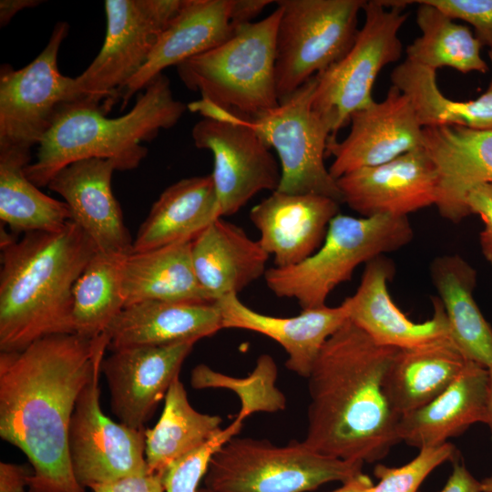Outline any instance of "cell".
Segmentation results:
<instances>
[{"mask_svg": "<svg viewBox=\"0 0 492 492\" xmlns=\"http://www.w3.org/2000/svg\"><path fill=\"white\" fill-rule=\"evenodd\" d=\"M108 345L104 333H62L0 353V436L26 456L28 492H86L73 471L68 429Z\"/></svg>", "mask_w": 492, "mask_h": 492, "instance_id": "cell-1", "label": "cell"}, {"mask_svg": "<svg viewBox=\"0 0 492 492\" xmlns=\"http://www.w3.org/2000/svg\"><path fill=\"white\" fill-rule=\"evenodd\" d=\"M397 348L376 343L348 319L323 346L307 378L303 442L321 454L372 463L400 442V415L384 390Z\"/></svg>", "mask_w": 492, "mask_h": 492, "instance_id": "cell-2", "label": "cell"}, {"mask_svg": "<svg viewBox=\"0 0 492 492\" xmlns=\"http://www.w3.org/2000/svg\"><path fill=\"white\" fill-rule=\"evenodd\" d=\"M97 251L72 220L57 231L25 233L18 241L1 230V352L74 333L73 288Z\"/></svg>", "mask_w": 492, "mask_h": 492, "instance_id": "cell-3", "label": "cell"}, {"mask_svg": "<svg viewBox=\"0 0 492 492\" xmlns=\"http://www.w3.org/2000/svg\"><path fill=\"white\" fill-rule=\"evenodd\" d=\"M187 109L188 105L174 97L164 74L138 93L131 109L118 118H108L102 103L92 97L67 103L57 112L38 145L36 160L26 167L25 173L40 188L65 167L83 159H108L117 170L134 169L148 154L141 143L174 127Z\"/></svg>", "mask_w": 492, "mask_h": 492, "instance_id": "cell-4", "label": "cell"}, {"mask_svg": "<svg viewBox=\"0 0 492 492\" xmlns=\"http://www.w3.org/2000/svg\"><path fill=\"white\" fill-rule=\"evenodd\" d=\"M280 9L240 26L216 47L178 65L184 86L201 99L240 115L254 117L279 105L275 81Z\"/></svg>", "mask_w": 492, "mask_h": 492, "instance_id": "cell-5", "label": "cell"}, {"mask_svg": "<svg viewBox=\"0 0 492 492\" xmlns=\"http://www.w3.org/2000/svg\"><path fill=\"white\" fill-rule=\"evenodd\" d=\"M413 237L407 216L337 214L313 254L289 267L268 268L264 280L273 294L296 300L302 310L322 307L338 285L352 279L360 264L399 250Z\"/></svg>", "mask_w": 492, "mask_h": 492, "instance_id": "cell-6", "label": "cell"}, {"mask_svg": "<svg viewBox=\"0 0 492 492\" xmlns=\"http://www.w3.org/2000/svg\"><path fill=\"white\" fill-rule=\"evenodd\" d=\"M363 466L316 452L303 441L278 446L234 436L212 457L204 484L214 492H306L344 483L361 474Z\"/></svg>", "mask_w": 492, "mask_h": 492, "instance_id": "cell-7", "label": "cell"}, {"mask_svg": "<svg viewBox=\"0 0 492 492\" xmlns=\"http://www.w3.org/2000/svg\"><path fill=\"white\" fill-rule=\"evenodd\" d=\"M405 0L365 1L364 23L339 61L317 74L313 110L330 126L332 136L351 116L374 102L373 87L382 68L396 62L403 46L398 31L408 17Z\"/></svg>", "mask_w": 492, "mask_h": 492, "instance_id": "cell-8", "label": "cell"}, {"mask_svg": "<svg viewBox=\"0 0 492 492\" xmlns=\"http://www.w3.org/2000/svg\"><path fill=\"white\" fill-rule=\"evenodd\" d=\"M275 81L279 102L343 57L359 29L363 0H279Z\"/></svg>", "mask_w": 492, "mask_h": 492, "instance_id": "cell-9", "label": "cell"}, {"mask_svg": "<svg viewBox=\"0 0 492 492\" xmlns=\"http://www.w3.org/2000/svg\"><path fill=\"white\" fill-rule=\"evenodd\" d=\"M315 87L314 76L273 108L254 117L235 114L277 152L281 168L277 190L323 195L341 203L336 179L324 164L332 130L313 108Z\"/></svg>", "mask_w": 492, "mask_h": 492, "instance_id": "cell-10", "label": "cell"}, {"mask_svg": "<svg viewBox=\"0 0 492 492\" xmlns=\"http://www.w3.org/2000/svg\"><path fill=\"white\" fill-rule=\"evenodd\" d=\"M69 25L57 22L46 46L28 65L0 68V153L31 155L50 129L59 109L83 98L76 78L63 75L57 65Z\"/></svg>", "mask_w": 492, "mask_h": 492, "instance_id": "cell-11", "label": "cell"}, {"mask_svg": "<svg viewBox=\"0 0 492 492\" xmlns=\"http://www.w3.org/2000/svg\"><path fill=\"white\" fill-rule=\"evenodd\" d=\"M203 117L192 128L194 145L213 156L214 182L220 218L239 211L257 193L278 190L281 168L271 148L235 113L203 99L188 104Z\"/></svg>", "mask_w": 492, "mask_h": 492, "instance_id": "cell-12", "label": "cell"}, {"mask_svg": "<svg viewBox=\"0 0 492 492\" xmlns=\"http://www.w3.org/2000/svg\"><path fill=\"white\" fill-rule=\"evenodd\" d=\"M184 0H107V29L102 47L77 77L78 92L102 103L106 112L141 69L159 37L178 15Z\"/></svg>", "mask_w": 492, "mask_h": 492, "instance_id": "cell-13", "label": "cell"}, {"mask_svg": "<svg viewBox=\"0 0 492 492\" xmlns=\"http://www.w3.org/2000/svg\"><path fill=\"white\" fill-rule=\"evenodd\" d=\"M101 363L77 400L68 429L73 471L85 489L149 472L145 456V429L117 423L102 411Z\"/></svg>", "mask_w": 492, "mask_h": 492, "instance_id": "cell-14", "label": "cell"}, {"mask_svg": "<svg viewBox=\"0 0 492 492\" xmlns=\"http://www.w3.org/2000/svg\"><path fill=\"white\" fill-rule=\"evenodd\" d=\"M195 343L137 345L111 351L101 363L118 422L142 430L193 349Z\"/></svg>", "mask_w": 492, "mask_h": 492, "instance_id": "cell-15", "label": "cell"}, {"mask_svg": "<svg viewBox=\"0 0 492 492\" xmlns=\"http://www.w3.org/2000/svg\"><path fill=\"white\" fill-rule=\"evenodd\" d=\"M350 123L344 139L331 136L327 143L326 155L333 157L329 172L334 179L423 148V127L408 98L393 85L383 101L354 112Z\"/></svg>", "mask_w": 492, "mask_h": 492, "instance_id": "cell-16", "label": "cell"}, {"mask_svg": "<svg viewBox=\"0 0 492 492\" xmlns=\"http://www.w3.org/2000/svg\"><path fill=\"white\" fill-rule=\"evenodd\" d=\"M336 182L343 202L362 217L407 216L437 200L436 169L424 148L378 166L353 170Z\"/></svg>", "mask_w": 492, "mask_h": 492, "instance_id": "cell-17", "label": "cell"}, {"mask_svg": "<svg viewBox=\"0 0 492 492\" xmlns=\"http://www.w3.org/2000/svg\"><path fill=\"white\" fill-rule=\"evenodd\" d=\"M115 170L111 160L83 159L58 171L47 187L64 199L71 220L88 235L97 251L127 255L132 252L133 241L112 190Z\"/></svg>", "mask_w": 492, "mask_h": 492, "instance_id": "cell-18", "label": "cell"}, {"mask_svg": "<svg viewBox=\"0 0 492 492\" xmlns=\"http://www.w3.org/2000/svg\"><path fill=\"white\" fill-rule=\"evenodd\" d=\"M340 203L317 194L271 192L250 211L258 240L279 268L297 264L322 245Z\"/></svg>", "mask_w": 492, "mask_h": 492, "instance_id": "cell-19", "label": "cell"}, {"mask_svg": "<svg viewBox=\"0 0 492 492\" xmlns=\"http://www.w3.org/2000/svg\"><path fill=\"white\" fill-rule=\"evenodd\" d=\"M423 148L437 173L436 206L443 218L458 223L470 215L467 192L478 184L492 183V129L425 127Z\"/></svg>", "mask_w": 492, "mask_h": 492, "instance_id": "cell-20", "label": "cell"}, {"mask_svg": "<svg viewBox=\"0 0 492 492\" xmlns=\"http://www.w3.org/2000/svg\"><path fill=\"white\" fill-rule=\"evenodd\" d=\"M394 274L393 263L379 256L366 263L360 285L345 300L349 319L376 343L397 349L421 346L450 336L444 307L434 298L432 318L415 323L394 302L388 282Z\"/></svg>", "mask_w": 492, "mask_h": 492, "instance_id": "cell-21", "label": "cell"}, {"mask_svg": "<svg viewBox=\"0 0 492 492\" xmlns=\"http://www.w3.org/2000/svg\"><path fill=\"white\" fill-rule=\"evenodd\" d=\"M220 308L224 328L243 329L263 334L277 342L286 352V367L308 378L326 341L348 319L349 305H326L302 310L292 317H276L258 313L231 293L215 302Z\"/></svg>", "mask_w": 492, "mask_h": 492, "instance_id": "cell-22", "label": "cell"}, {"mask_svg": "<svg viewBox=\"0 0 492 492\" xmlns=\"http://www.w3.org/2000/svg\"><path fill=\"white\" fill-rule=\"evenodd\" d=\"M233 0H184L178 15L159 37L141 69L118 96L124 109L163 70L207 52L235 31L231 24Z\"/></svg>", "mask_w": 492, "mask_h": 492, "instance_id": "cell-23", "label": "cell"}, {"mask_svg": "<svg viewBox=\"0 0 492 492\" xmlns=\"http://www.w3.org/2000/svg\"><path fill=\"white\" fill-rule=\"evenodd\" d=\"M489 395V370L467 361L433 401L400 416L398 437L419 449L445 444L474 424H487Z\"/></svg>", "mask_w": 492, "mask_h": 492, "instance_id": "cell-24", "label": "cell"}, {"mask_svg": "<svg viewBox=\"0 0 492 492\" xmlns=\"http://www.w3.org/2000/svg\"><path fill=\"white\" fill-rule=\"evenodd\" d=\"M223 329L216 302L145 301L124 307L104 334L110 351L193 342Z\"/></svg>", "mask_w": 492, "mask_h": 492, "instance_id": "cell-25", "label": "cell"}, {"mask_svg": "<svg viewBox=\"0 0 492 492\" xmlns=\"http://www.w3.org/2000/svg\"><path fill=\"white\" fill-rule=\"evenodd\" d=\"M197 280L212 302L264 276L270 255L242 228L218 218L191 241Z\"/></svg>", "mask_w": 492, "mask_h": 492, "instance_id": "cell-26", "label": "cell"}, {"mask_svg": "<svg viewBox=\"0 0 492 492\" xmlns=\"http://www.w3.org/2000/svg\"><path fill=\"white\" fill-rule=\"evenodd\" d=\"M191 241L130 252L121 265L124 307L145 301L214 302L199 283L190 254Z\"/></svg>", "mask_w": 492, "mask_h": 492, "instance_id": "cell-27", "label": "cell"}, {"mask_svg": "<svg viewBox=\"0 0 492 492\" xmlns=\"http://www.w3.org/2000/svg\"><path fill=\"white\" fill-rule=\"evenodd\" d=\"M468 360L451 337L398 349L384 379V390L400 416L438 396L460 374Z\"/></svg>", "mask_w": 492, "mask_h": 492, "instance_id": "cell-28", "label": "cell"}, {"mask_svg": "<svg viewBox=\"0 0 492 492\" xmlns=\"http://www.w3.org/2000/svg\"><path fill=\"white\" fill-rule=\"evenodd\" d=\"M220 218L211 175L182 179L153 203L133 241V252L192 241Z\"/></svg>", "mask_w": 492, "mask_h": 492, "instance_id": "cell-29", "label": "cell"}, {"mask_svg": "<svg viewBox=\"0 0 492 492\" xmlns=\"http://www.w3.org/2000/svg\"><path fill=\"white\" fill-rule=\"evenodd\" d=\"M430 272L452 340L468 361L490 369L492 327L474 298L476 270L461 256L452 254L436 258Z\"/></svg>", "mask_w": 492, "mask_h": 492, "instance_id": "cell-30", "label": "cell"}, {"mask_svg": "<svg viewBox=\"0 0 492 492\" xmlns=\"http://www.w3.org/2000/svg\"><path fill=\"white\" fill-rule=\"evenodd\" d=\"M157 424L145 429V456L150 473L162 474L179 456L207 442L222 428L219 415L190 405L179 377L169 386Z\"/></svg>", "mask_w": 492, "mask_h": 492, "instance_id": "cell-31", "label": "cell"}, {"mask_svg": "<svg viewBox=\"0 0 492 492\" xmlns=\"http://www.w3.org/2000/svg\"><path fill=\"white\" fill-rule=\"evenodd\" d=\"M393 86L410 101L423 128L463 126L492 129V91L475 100L456 101L438 88L436 71L405 59L391 74Z\"/></svg>", "mask_w": 492, "mask_h": 492, "instance_id": "cell-32", "label": "cell"}, {"mask_svg": "<svg viewBox=\"0 0 492 492\" xmlns=\"http://www.w3.org/2000/svg\"><path fill=\"white\" fill-rule=\"evenodd\" d=\"M31 155L0 153V220L15 233L54 231L71 220L65 201L40 191L25 173Z\"/></svg>", "mask_w": 492, "mask_h": 492, "instance_id": "cell-33", "label": "cell"}, {"mask_svg": "<svg viewBox=\"0 0 492 492\" xmlns=\"http://www.w3.org/2000/svg\"><path fill=\"white\" fill-rule=\"evenodd\" d=\"M416 23L422 32L406 49V59L433 70L449 67L462 73H486L487 65L481 57L482 44L469 27L455 23L437 8L420 0Z\"/></svg>", "mask_w": 492, "mask_h": 492, "instance_id": "cell-34", "label": "cell"}, {"mask_svg": "<svg viewBox=\"0 0 492 492\" xmlns=\"http://www.w3.org/2000/svg\"><path fill=\"white\" fill-rule=\"evenodd\" d=\"M124 256L97 251L87 264L72 292L74 333L90 339L103 334L124 308L121 294Z\"/></svg>", "mask_w": 492, "mask_h": 492, "instance_id": "cell-35", "label": "cell"}, {"mask_svg": "<svg viewBox=\"0 0 492 492\" xmlns=\"http://www.w3.org/2000/svg\"><path fill=\"white\" fill-rule=\"evenodd\" d=\"M277 365L269 354L258 357L256 366L247 377L237 378L199 364L191 371L193 388H226L239 395L241 408L237 418L243 421L255 412H277L286 406L284 395L277 388Z\"/></svg>", "mask_w": 492, "mask_h": 492, "instance_id": "cell-36", "label": "cell"}, {"mask_svg": "<svg viewBox=\"0 0 492 492\" xmlns=\"http://www.w3.org/2000/svg\"><path fill=\"white\" fill-rule=\"evenodd\" d=\"M243 421L236 419L204 444L173 461L161 474L165 492H198L214 455L236 436Z\"/></svg>", "mask_w": 492, "mask_h": 492, "instance_id": "cell-37", "label": "cell"}, {"mask_svg": "<svg viewBox=\"0 0 492 492\" xmlns=\"http://www.w3.org/2000/svg\"><path fill=\"white\" fill-rule=\"evenodd\" d=\"M453 445L445 444L423 447L407 464L397 466L377 465L374 474L378 483L369 492H417L426 477L441 464L456 458Z\"/></svg>", "mask_w": 492, "mask_h": 492, "instance_id": "cell-38", "label": "cell"}, {"mask_svg": "<svg viewBox=\"0 0 492 492\" xmlns=\"http://www.w3.org/2000/svg\"><path fill=\"white\" fill-rule=\"evenodd\" d=\"M430 5L452 20L460 19L475 28L482 46L492 47V0H420Z\"/></svg>", "mask_w": 492, "mask_h": 492, "instance_id": "cell-39", "label": "cell"}, {"mask_svg": "<svg viewBox=\"0 0 492 492\" xmlns=\"http://www.w3.org/2000/svg\"><path fill=\"white\" fill-rule=\"evenodd\" d=\"M466 204L470 215H478L484 222L479 235L480 248L492 266V183H482L472 188L466 196Z\"/></svg>", "mask_w": 492, "mask_h": 492, "instance_id": "cell-40", "label": "cell"}, {"mask_svg": "<svg viewBox=\"0 0 492 492\" xmlns=\"http://www.w3.org/2000/svg\"><path fill=\"white\" fill-rule=\"evenodd\" d=\"M89 489L92 492H165L162 475L150 472L95 485Z\"/></svg>", "mask_w": 492, "mask_h": 492, "instance_id": "cell-41", "label": "cell"}, {"mask_svg": "<svg viewBox=\"0 0 492 492\" xmlns=\"http://www.w3.org/2000/svg\"><path fill=\"white\" fill-rule=\"evenodd\" d=\"M440 492H482L481 481L474 477L462 462L456 459L452 473Z\"/></svg>", "mask_w": 492, "mask_h": 492, "instance_id": "cell-42", "label": "cell"}, {"mask_svg": "<svg viewBox=\"0 0 492 492\" xmlns=\"http://www.w3.org/2000/svg\"><path fill=\"white\" fill-rule=\"evenodd\" d=\"M272 0H233L231 9V24L236 28L252 23Z\"/></svg>", "mask_w": 492, "mask_h": 492, "instance_id": "cell-43", "label": "cell"}, {"mask_svg": "<svg viewBox=\"0 0 492 492\" xmlns=\"http://www.w3.org/2000/svg\"><path fill=\"white\" fill-rule=\"evenodd\" d=\"M39 0H1L0 1V26H5L11 19L20 11L39 5Z\"/></svg>", "mask_w": 492, "mask_h": 492, "instance_id": "cell-44", "label": "cell"}, {"mask_svg": "<svg viewBox=\"0 0 492 492\" xmlns=\"http://www.w3.org/2000/svg\"><path fill=\"white\" fill-rule=\"evenodd\" d=\"M342 484V487L332 492H369L374 486L371 478L363 472Z\"/></svg>", "mask_w": 492, "mask_h": 492, "instance_id": "cell-45", "label": "cell"}, {"mask_svg": "<svg viewBox=\"0 0 492 492\" xmlns=\"http://www.w3.org/2000/svg\"><path fill=\"white\" fill-rule=\"evenodd\" d=\"M489 370L490 375V395H489V403H488V412H487V425L490 428L491 439H492V367Z\"/></svg>", "mask_w": 492, "mask_h": 492, "instance_id": "cell-46", "label": "cell"}, {"mask_svg": "<svg viewBox=\"0 0 492 492\" xmlns=\"http://www.w3.org/2000/svg\"><path fill=\"white\" fill-rule=\"evenodd\" d=\"M482 492H492V475L481 480Z\"/></svg>", "mask_w": 492, "mask_h": 492, "instance_id": "cell-47", "label": "cell"}, {"mask_svg": "<svg viewBox=\"0 0 492 492\" xmlns=\"http://www.w3.org/2000/svg\"><path fill=\"white\" fill-rule=\"evenodd\" d=\"M0 492H25L23 490L0 487Z\"/></svg>", "mask_w": 492, "mask_h": 492, "instance_id": "cell-48", "label": "cell"}, {"mask_svg": "<svg viewBox=\"0 0 492 492\" xmlns=\"http://www.w3.org/2000/svg\"><path fill=\"white\" fill-rule=\"evenodd\" d=\"M489 58H490L491 65H492V47H491V49L489 51ZM487 90L492 91V78H491V81H490V84L488 86Z\"/></svg>", "mask_w": 492, "mask_h": 492, "instance_id": "cell-49", "label": "cell"}, {"mask_svg": "<svg viewBox=\"0 0 492 492\" xmlns=\"http://www.w3.org/2000/svg\"><path fill=\"white\" fill-rule=\"evenodd\" d=\"M198 492H214L207 487H202L198 490Z\"/></svg>", "mask_w": 492, "mask_h": 492, "instance_id": "cell-50", "label": "cell"}]
</instances>
